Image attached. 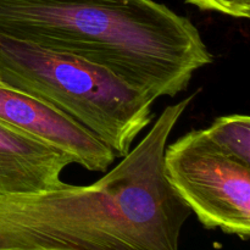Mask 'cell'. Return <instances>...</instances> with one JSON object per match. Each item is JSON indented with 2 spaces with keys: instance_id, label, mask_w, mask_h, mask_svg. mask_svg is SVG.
Returning <instances> with one entry per match:
<instances>
[{
  "instance_id": "cell-4",
  "label": "cell",
  "mask_w": 250,
  "mask_h": 250,
  "mask_svg": "<svg viewBox=\"0 0 250 250\" xmlns=\"http://www.w3.org/2000/svg\"><path fill=\"white\" fill-rule=\"evenodd\" d=\"M164 171L173 190L205 229L248 241L249 165L222 153L204 129H193L166 146Z\"/></svg>"
},
{
  "instance_id": "cell-2",
  "label": "cell",
  "mask_w": 250,
  "mask_h": 250,
  "mask_svg": "<svg viewBox=\"0 0 250 250\" xmlns=\"http://www.w3.org/2000/svg\"><path fill=\"white\" fill-rule=\"evenodd\" d=\"M0 32L107 68L156 100L214 61L194 23L155 0H0Z\"/></svg>"
},
{
  "instance_id": "cell-1",
  "label": "cell",
  "mask_w": 250,
  "mask_h": 250,
  "mask_svg": "<svg viewBox=\"0 0 250 250\" xmlns=\"http://www.w3.org/2000/svg\"><path fill=\"white\" fill-rule=\"evenodd\" d=\"M194 95L166 106L95 182L0 197V250H180L192 211L166 178L164 153Z\"/></svg>"
},
{
  "instance_id": "cell-7",
  "label": "cell",
  "mask_w": 250,
  "mask_h": 250,
  "mask_svg": "<svg viewBox=\"0 0 250 250\" xmlns=\"http://www.w3.org/2000/svg\"><path fill=\"white\" fill-rule=\"evenodd\" d=\"M207 138L226 155L250 166V117L226 115L217 117L208 128Z\"/></svg>"
},
{
  "instance_id": "cell-6",
  "label": "cell",
  "mask_w": 250,
  "mask_h": 250,
  "mask_svg": "<svg viewBox=\"0 0 250 250\" xmlns=\"http://www.w3.org/2000/svg\"><path fill=\"white\" fill-rule=\"evenodd\" d=\"M71 164L61 151L0 122V197L60 187Z\"/></svg>"
},
{
  "instance_id": "cell-3",
  "label": "cell",
  "mask_w": 250,
  "mask_h": 250,
  "mask_svg": "<svg viewBox=\"0 0 250 250\" xmlns=\"http://www.w3.org/2000/svg\"><path fill=\"white\" fill-rule=\"evenodd\" d=\"M0 82L48 103L106 144L116 158L153 121L156 99L107 68L0 32Z\"/></svg>"
},
{
  "instance_id": "cell-5",
  "label": "cell",
  "mask_w": 250,
  "mask_h": 250,
  "mask_svg": "<svg viewBox=\"0 0 250 250\" xmlns=\"http://www.w3.org/2000/svg\"><path fill=\"white\" fill-rule=\"evenodd\" d=\"M0 122L61 151L72 164L105 173L114 151L92 132L60 110L0 82Z\"/></svg>"
},
{
  "instance_id": "cell-8",
  "label": "cell",
  "mask_w": 250,
  "mask_h": 250,
  "mask_svg": "<svg viewBox=\"0 0 250 250\" xmlns=\"http://www.w3.org/2000/svg\"><path fill=\"white\" fill-rule=\"evenodd\" d=\"M203 11H215L234 19H249L250 0H186Z\"/></svg>"
}]
</instances>
